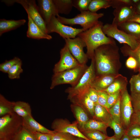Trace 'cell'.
<instances>
[{
  "label": "cell",
  "mask_w": 140,
  "mask_h": 140,
  "mask_svg": "<svg viewBox=\"0 0 140 140\" xmlns=\"http://www.w3.org/2000/svg\"><path fill=\"white\" fill-rule=\"evenodd\" d=\"M119 49L116 44H106L97 48L94 52L97 72L99 75L116 74V63L119 62Z\"/></svg>",
  "instance_id": "6da1fadb"
},
{
  "label": "cell",
  "mask_w": 140,
  "mask_h": 140,
  "mask_svg": "<svg viewBox=\"0 0 140 140\" xmlns=\"http://www.w3.org/2000/svg\"><path fill=\"white\" fill-rule=\"evenodd\" d=\"M103 23H99L92 27L81 32L77 36L85 43L87 48L86 54L88 58H94L95 50L99 47L106 44H116L113 38L107 36L102 28Z\"/></svg>",
  "instance_id": "7a4b0ae2"
},
{
  "label": "cell",
  "mask_w": 140,
  "mask_h": 140,
  "mask_svg": "<svg viewBox=\"0 0 140 140\" xmlns=\"http://www.w3.org/2000/svg\"><path fill=\"white\" fill-rule=\"evenodd\" d=\"M23 126V118L14 112L1 117L0 139L12 140Z\"/></svg>",
  "instance_id": "3957f363"
},
{
  "label": "cell",
  "mask_w": 140,
  "mask_h": 140,
  "mask_svg": "<svg viewBox=\"0 0 140 140\" xmlns=\"http://www.w3.org/2000/svg\"><path fill=\"white\" fill-rule=\"evenodd\" d=\"M86 64L81 65L75 68L54 73L51 79V89L57 86L69 84L71 87L75 86L88 68Z\"/></svg>",
  "instance_id": "277c9868"
},
{
  "label": "cell",
  "mask_w": 140,
  "mask_h": 140,
  "mask_svg": "<svg viewBox=\"0 0 140 140\" xmlns=\"http://www.w3.org/2000/svg\"><path fill=\"white\" fill-rule=\"evenodd\" d=\"M104 15L103 13L93 12L88 10L81 12L80 13L71 18H66L59 15L57 18L59 22L64 24L71 26L80 25L86 30L97 24L99 22V19Z\"/></svg>",
  "instance_id": "5b68a950"
},
{
  "label": "cell",
  "mask_w": 140,
  "mask_h": 140,
  "mask_svg": "<svg viewBox=\"0 0 140 140\" xmlns=\"http://www.w3.org/2000/svg\"><path fill=\"white\" fill-rule=\"evenodd\" d=\"M102 29L108 37L116 39L120 43L127 45L132 50L136 49L140 44L134 37L118 29L115 24H106L103 25Z\"/></svg>",
  "instance_id": "8992f818"
},
{
  "label": "cell",
  "mask_w": 140,
  "mask_h": 140,
  "mask_svg": "<svg viewBox=\"0 0 140 140\" xmlns=\"http://www.w3.org/2000/svg\"><path fill=\"white\" fill-rule=\"evenodd\" d=\"M90 65L85 71L77 84L74 86L68 88L65 90L68 94V99L86 91L91 87L96 75L95 74L94 58L91 59Z\"/></svg>",
  "instance_id": "52a82bcc"
},
{
  "label": "cell",
  "mask_w": 140,
  "mask_h": 140,
  "mask_svg": "<svg viewBox=\"0 0 140 140\" xmlns=\"http://www.w3.org/2000/svg\"><path fill=\"white\" fill-rule=\"evenodd\" d=\"M46 28L47 34L55 32L64 39L74 38L79 33L86 30L82 28H76L66 25L59 22L54 15L46 25Z\"/></svg>",
  "instance_id": "ba28073f"
},
{
  "label": "cell",
  "mask_w": 140,
  "mask_h": 140,
  "mask_svg": "<svg viewBox=\"0 0 140 140\" xmlns=\"http://www.w3.org/2000/svg\"><path fill=\"white\" fill-rule=\"evenodd\" d=\"M3 2L10 5L15 3L21 5L27 15L44 32L47 33L46 25L39 12L37 5L34 0H3Z\"/></svg>",
  "instance_id": "9c48e42d"
},
{
  "label": "cell",
  "mask_w": 140,
  "mask_h": 140,
  "mask_svg": "<svg viewBox=\"0 0 140 140\" xmlns=\"http://www.w3.org/2000/svg\"><path fill=\"white\" fill-rule=\"evenodd\" d=\"M64 39L70 52L79 63L86 64L88 58L83 51V48L86 47L84 42L78 37Z\"/></svg>",
  "instance_id": "30bf717a"
},
{
  "label": "cell",
  "mask_w": 140,
  "mask_h": 140,
  "mask_svg": "<svg viewBox=\"0 0 140 140\" xmlns=\"http://www.w3.org/2000/svg\"><path fill=\"white\" fill-rule=\"evenodd\" d=\"M121 124L125 131L131 124V119L134 112L131 96L126 89L121 92L120 101Z\"/></svg>",
  "instance_id": "8fae6325"
},
{
  "label": "cell",
  "mask_w": 140,
  "mask_h": 140,
  "mask_svg": "<svg viewBox=\"0 0 140 140\" xmlns=\"http://www.w3.org/2000/svg\"><path fill=\"white\" fill-rule=\"evenodd\" d=\"M51 128L55 132L68 133L75 137L89 140L80 130L76 121L71 123L66 119H56L52 122Z\"/></svg>",
  "instance_id": "7c38bea8"
},
{
  "label": "cell",
  "mask_w": 140,
  "mask_h": 140,
  "mask_svg": "<svg viewBox=\"0 0 140 140\" xmlns=\"http://www.w3.org/2000/svg\"><path fill=\"white\" fill-rule=\"evenodd\" d=\"M60 60L55 65L53 69L54 73L73 68L81 65L66 44L60 50Z\"/></svg>",
  "instance_id": "4fadbf2b"
},
{
  "label": "cell",
  "mask_w": 140,
  "mask_h": 140,
  "mask_svg": "<svg viewBox=\"0 0 140 140\" xmlns=\"http://www.w3.org/2000/svg\"><path fill=\"white\" fill-rule=\"evenodd\" d=\"M135 13L132 6L126 5H119L115 8L113 12L114 18L112 23L117 26L127 22Z\"/></svg>",
  "instance_id": "5bb4252c"
},
{
  "label": "cell",
  "mask_w": 140,
  "mask_h": 140,
  "mask_svg": "<svg viewBox=\"0 0 140 140\" xmlns=\"http://www.w3.org/2000/svg\"><path fill=\"white\" fill-rule=\"evenodd\" d=\"M39 12L46 25L49 22L52 16L59 15L57 9L53 0H38Z\"/></svg>",
  "instance_id": "9a60e30c"
},
{
  "label": "cell",
  "mask_w": 140,
  "mask_h": 140,
  "mask_svg": "<svg viewBox=\"0 0 140 140\" xmlns=\"http://www.w3.org/2000/svg\"><path fill=\"white\" fill-rule=\"evenodd\" d=\"M87 90L73 96L69 100L72 104L81 107L88 114H89L93 118L95 104L89 99L87 94Z\"/></svg>",
  "instance_id": "2e32d148"
},
{
  "label": "cell",
  "mask_w": 140,
  "mask_h": 140,
  "mask_svg": "<svg viewBox=\"0 0 140 140\" xmlns=\"http://www.w3.org/2000/svg\"><path fill=\"white\" fill-rule=\"evenodd\" d=\"M119 74H105L96 76L91 86L97 91L107 88L119 75Z\"/></svg>",
  "instance_id": "e0dca14e"
},
{
  "label": "cell",
  "mask_w": 140,
  "mask_h": 140,
  "mask_svg": "<svg viewBox=\"0 0 140 140\" xmlns=\"http://www.w3.org/2000/svg\"><path fill=\"white\" fill-rule=\"evenodd\" d=\"M28 29L26 32L27 37L30 38L40 39H46L50 40L52 37L45 33L36 24L28 15Z\"/></svg>",
  "instance_id": "ac0fdd59"
},
{
  "label": "cell",
  "mask_w": 140,
  "mask_h": 140,
  "mask_svg": "<svg viewBox=\"0 0 140 140\" xmlns=\"http://www.w3.org/2000/svg\"><path fill=\"white\" fill-rule=\"evenodd\" d=\"M23 127L31 132L53 134L55 132L50 130L36 121L32 115L23 118Z\"/></svg>",
  "instance_id": "d6986e66"
},
{
  "label": "cell",
  "mask_w": 140,
  "mask_h": 140,
  "mask_svg": "<svg viewBox=\"0 0 140 140\" xmlns=\"http://www.w3.org/2000/svg\"><path fill=\"white\" fill-rule=\"evenodd\" d=\"M71 107L78 123V128L81 132L84 129L85 125L90 119L88 114L84 109L79 105L72 103Z\"/></svg>",
  "instance_id": "ffe728a7"
},
{
  "label": "cell",
  "mask_w": 140,
  "mask_h": 140,
  "mask_svg": "<svg viewBox=\"0 0 140 140\" xmlns=\"http://www.w3.org/2000/svg\"><path fill=\"white\" fill-rule=\"evenodd\" d=\"M117 27L140 42V24L135 22H127L118 25Z\"/></svg>",
  "instance_id": "44dd1931"
},
{
  "label": "cell",
  "mask_w": 140,
  "mask_h": 140,
  "mask_svg": "<svg viewBox=\"0 0 140 140\" xmlns=\"http://www.w3.org/2000/svg\"><path fill=\"white\" fill-rule=\"evenodd\" d=\"M26 21L25 19L17 20L0 19V36L5 33L16 29L24 25Z\"/></svg>",
  "instance_id": "7402d4cb"
},
{
  "label": "cell",
  "mask_w": 140,
  "mask_h": 140,
  "mask_svg": "<svg viewBox=\"0 0 140 140\" xmlns=\"http://www.w3.org/2000/svg\"><path fill=\"white\" fill-rule=\"evenodd\" d=\"M93 119L108 124L112 120L108 110L97 103L95 104Z\"/></svg>",
  "instance_id": "603a6c76"
},
{
  "label": "cell",
  "mask_w": 140,
  "mask_h": 140,
  "mask_svg": "<svg viewBox=\"0 0 140 140\" xmlns=\"http://www.w3.org/2000/svg\"><path fill=\"white\" fill-rule=\"evenodd\" d=\"M12 108L13 112L22 118L32 115L30 106L26 102L21 101L13 102Z\"/></svg>",
  "instance_id": "cb8c5ba5"
},
{
  "label": "cell",
  "mask_w": 140,
  "mask_h": 140,
  "mask_svg": "<svg viewBox=\"0 0 140 140\" xmlns=\"http://www.w3.org/2000/svg\"><path fill=\"white\" fill-rule=\"evenodd\" d=\"M127 82L126 78L120 74L107 88L103 91L108 94L118 92H122L127 89Z\"/></svg>",
  "instance_id": "d4e9b609"
},
{
  "label": "cell",
  "mask_w": 140,
  "mask_h": 140,
  "mask_svg": "<svg viewBox=\"0 0 140 140\" xmlns=\"http://www.w3.org/2000/svg\"><path fill=\"white\" fill-rule=\"evenodd\" d=\"M108 127V124L92 118L89 119L86 123L82 131L85 130H96L107 135L106 130Z\"/></svg>",
  "instance_id": "484cf974"
},
{
  "label": "cell",
  "mask_w": 140,
  "mask_h": 140,
  "mask_svg": "<svg viewBox=\"0 0 140 140\" xmlns=\"http://www.w3.org/2000/svg\"><path fill=\"white\" fill-rule=\"evenodd\" d=\"M59 13L69 14L73 6L72 0H53Z\"/></svg>",
  "instance_id": "4316f807"
},
{
  "label": "cell",
  "mask_w": 140,
  "mask_h": 140,
  "mask_svg": "<svg viewBox=\"0 0 140 140\" xmlns=\"http://www.w3.org/2000/svg\"><path fill=\"white\" fill-rule=\"evenodd\" d=\"M111 6V0H91L88 7V10L96 12L101 9H106Z\"/></svg>",
  "instance_id": "83f0119b"
},
{
  "label": "cell",
  "mask_w": 140,
  "mask_h": 140,
  "mask_svg": "<svg viewBox=\"0 0 140 140\" xmlns=\"http://www.w3.org/2000/svg\"><path fill=\"white\" fill-rule=\"evenodd\" d=\"M13 104V102L9 101L2 94H0V117L14 112Z\"/></svg>",
  "instance_id": "f1b7e54d"
},
{
  "label": "cell",
  "mask_w": 140,
  "mask_h": 140,
  "mask_svg": "<svg viewBox=\"0 0 140 140\" xmlns=\"http://www.w3.org/2000/svg\"><path fill=\"white\" fill-rule=\"evenodd\" d=\"M121 50L122 53L125 56H129L134 58L137 61L139 65L140 66V44L135 50H132L130 47L126 44H124Z\"/></svg>",
  "instance_id": "f546056e"
},
{
  "label": "cell",
  "mask_w": 140,
  "mask_h": 140,
  "mask_svg": "<svg viewBox=\"0 0 140 140\" xmlns=\"http://www.w3.org/2000/svg\"><path fill=\"white\" fill-rule=\"evenodd\" d=\"M81 132L89 140H105L108 137L107 135L97 130H85Z\"/></svg>",
  "instance_id": "4dcf8cb0"
},
{
  "label": "cell",
  "mask_w": 140,
  "mask_h": 140,
  "mask_svg": "<svg viewBox=\"0 0 140 140\" xmlns=\"http://www.w3.org/2000/svg\"><path fill=\"white\" fill-rule=\"evenodd\" d=\"M121 96L116 103L108 110L112 118L116 122L121 124L120 110Z\"/></svg>",
  "instance_id": "1f68e13d"
},
{
  "label": "cell",
  "mask_w": 140,
  "mask_h": 140,
  "mask_svg": "<svg viewBox=\"0 0 140 140\" xmlns=\"http://www.w3.org/2000/svg\"><path fill=\"white\" fill-rule=\"evenodd\" d=\"M23 71L21 60L14 65L9 70L7 73L8 77L11 79H19Z\"/></svg>",
  "instance_id": "d6a6232c"
},
{
  "label": "cell",
  "mask_w": 140,
  "mask_h": 140,
  "mask_svg": "<svg viewBox=\"0 0 140 140\" xmlns=\"http://www.w3.org/2000/svg\"><path fill=\"white\" fill-rule=\"evenodd\" d=\"M108 125L113 130L114 132V135L118 139H120L125 134V130L122 124L113 119L108 124Z\"/></svg>",
  "instance_id": "836d02e7"
},
{
  "label": "cell",
  "mask_w": 140,
  "mask_h": 140,
  "mask_svg": "<svg viewBox=\"0 0 140 140\" xmlns=\"http://www.w3.org/2000/svg\"><path fill=\"white\" fill-rule=\"evenodd\" d=\"M12 140H36L31 132L23 126Z\"/></svg>",
  "instance_id": "e575fe53"
},
{
  "label": "cell",
  "mask_w": 140,
  "mask_h": 140,
  "mask_svg": "<svg viewBox=\"0 0 140 140\" xmlns=\"http://www.w3.org/2000/svg\"><path fill=\"white\" fill-rule=\"evenodd\" d=\"M129 83L131 94L140 93V73L132 75Z\"/></svg>",
  "instance_id": "d590c367"
},
{
  "label": "cell",
  "mask_w": 140,
  "mask_h": 140,
  "mask_svg": "<svg viewBox=\"0 0 140 140\" xmlns=\"http://www.w3.org/2000/svg\"><path fill=\"white\" fill-rule=\"evenodd\" d=\"M21 61L18 57H15L9 60H6L0 64V71L7 73L9 70L14 65Z\"/></svg>",
  "instance_id": "8d00e7d4"
},
{
  "label": "cell",
  "mask_w": 140,
  "mask_h": 140,
  "mask_svg": "<svg viewBox=\"0 0 140 140\" xmlns=\"http://www.w3.org/2000/svg\"><path fill=\"white\" fill-rule=\"evenodd\" d=\"M125 133L130 137H140V126L135 124H131L125 131Z\"/></svg>",
  "instance_id": "74e56055"
},
{
  "label": "cell",
  "mask_w": 140,
  "mask_h": 140,
  "mask_svg": "<svg viewBox=\"0 0 140 140\" xmlns=\"http://www.w3.org/2000/svg\"><path fill=\"white\" fill-rule=\"evenodd\" d=\"M91 0H73V6L80 12L88 10V7Z\"/></svg>",
  "instance_id": "f35d334b"
},
{
  "label": "cell",
  "mask_w": 140,
  "mask_h": 140,
  "mask_svg": "<svg viewBox=\"0 0 140 140\" xmlns=\"http://www.w3.org/2000/svg\"><path fill=\"white\" fill-rule=\"evenodd\" d=\"M76 137L68 133L55 132L52 134V140H75Z\"/></svg>",
  "instance_id": "ab89813d"
},
{
  "label": "cell",
  "mask_w": 140,
  "mask_h": 140,
  "mask_svg": "<svg viewBox=\"0 0 140 140\" xmlns=\"http://www.w3.org/2000/svg\"><path fill=\"white\" fill-rule=\"evenodd\" d=\"M121 92H118L108 94L107 105V109H109L116 103L121 96Z\"/></svg>",
  "instance_id": "60d3db41"
},
{
  "label": "cell",
  "mask_w": 140,
  "mask_h": 140,
  "mask_svg": "<svg viewBox=\"0 0 140 140\" xmlns=\"http://www.w3.org/2000/svg\"><path fill=\"white\" fill-rule=\"evenodd\" d=\"M134 112L140 111V93L130 95Z\"/></svg>",
  "instance_id": "b9f144b4"
},
{
  "label": "cell",
  "mask_w": 140,
  "mask_h": 140,
  "mask_svg": "<svg viewBox=\"0 0 140 140\" xmlns=\"http://www.w3.org/2000/svg\"><path fill=\"white\" fill-rule=\"evenodd\" d=\"M98 99L97 103L107 108L108 94L104 91H98Z\"/></svg>",
  "instance_id": "7bdbcfd3"
},
{
  "label": "cell",
  "mask_w": 140,
  "mask_h": 140,
  "mask_svg": "<svg viewBox=\"0 0 140 140\" xmlns=\"http://www.w3.org/2000/svg\"><path fill=\"white\" fill-rule=\"evenodd\" d=\"M31 132L33 135L36 140H52V134L36 132Z\"/></svg>",
  "instance_id": "ee69618b"
},
{
  "label": "cell",
  "mask_w": 140,
  "mask_h": 140,
  "mask_svg": "<svg viewBox=\"0 0 140 140\" xmlns=\"http://www.w3.org/2000/svg\"><path fill=\"white\" fill-rule=\"evenodd\" d=\"M87 92L89 99L95 104L97 103L98 99V91L90 87L88 89Z\"/></svg>",
  "instance_id": "f6af8a7d"
},
{
  "label": "cell",
  "mask_w": 140,
  "mask_h": 140,
  "mask_svg": "<svg viewBox=\"0 0 140 140\" xmlns=\"http://www.w3.org/2000/svg\"><path fill=\"white\" fill-rule=\"evenodd\" d=\"M126 65L129 68L138 70L139 65L137 62L134 58L131 57H129L127 59Z\"/></svg>",
  "instance_id": "bcb514c9"
},
{
  "label": "cell",
  "mask_w": 140,
  "mask_h": 140,
  "mask_svg": "<svg viewBox=\"0 0 140 140\" xmlns=\"http://www.w3.org/2000/svg\"><path fill=\"white\" fill-rule=\"evenodd\" d=\"M111 6L113 8L120 5H126L132 6L131 0H111Z\"/></svg>",
  "instance_id": "7dc6e473"
},
{
  "label": "cell",
  "mask_w": 140,
  "mask_h": 140,
  "mask_svg": "<svg viewBox=\"0 0 140 140\" xmlns=\"http://www.w3.org/2000/svg\"><path fill=\"white\" fill-rule=\"evenodd\" d=\"M131 124H135L140 126V111L134 112L131 118Z\"/></svg>",
  "instance_id": "c3c4849f"
},
{
  "label": "cell",
  "mask_w": 140,
  "mask_h": 140,
  "mask_svg": "<svg viewBox=\"0 0 140 140\" xmlns=\"http://www.w3.org/2000/svg\"><path fill=\"white\" fill-rule=\"evenodd\" d=\"M127 22H135L140 24V15L136 13Z\"/></svg>",
  "instance_id": "681fc988"
},
{
  "label": "cell",
  "mask_w": 140,
  "mask_h": 140,
  "mask_svg": "<svg viewBox=\"0 0 140 140\" xmlns=\"http://www.w3.org/2000/svg\"><path fill=\"white\" fill-rule=\"evenodd\" d=\"M133 7L135 13L140 15V1Z\"/></svg>",
  "instance_id": "f907efd6"
},
{
  "label": "cell",
  "mask_w": 140,
  "mask_h": 140,
  "mask_svg": "<svg viewBox=\"0 0 140 140\" xmlns=\"http://www.w3.org/2000/svg\"><path fill=\"white\" fill-rule=\"evenodd\" d=\"M119 140H130V138L125 133Z\"/></svg>",
  "instance_id": "816d5d0a"
},
{
  "label": "cell",
  "mask_w": 140,
  "mask_h": 140,
  "mask_svg": "<svg viewBox=\"0 0 140 140\" xmlns=\"http://www.w3.org/2000/svg\"><path fill=\"white\" fill-rule=\"evenodd\" d=\"M114 135L111 137H108L105 140H119Z\"/></svg>",
  "instance_id": "f5cc1de1"
},
{
  "label": "cell",
  "mask_w": 140,
  "mask_h": 140,
  "mask_svg": "<svg viewBox=\"0 0 140 140\" xmlns=\"http://www.w3.org/2000/svg\"><path fill=\"white\" fill-rule=\"evenodd\" d=\"M130 140H140V137L130 138Z\"/></svg>",
  "instance_id": "db71d44e"
},
{
  "label": "cell",
  "mask_w": 140,
  "mask_h": 140,
  "mask_svg": "<svg viewBox=\"0 0 140 140\" xmlns=\"http://www.w3.org/2000/svg\"><path fill=\"white\" fill-rule=\"evenodd\" d=\"M75 140H86L82 138L76 137Z\"/></svg>",
  "instance_id": "11a10c76"
},
{
  "label": "cell",
  "mask_w": 140,
  "mask_h": 140,
  "mask_svg": "<svg viewBox=\"0 0 140 140\" xmlns=\"http://www.w3.org/2000/svg\"><path fill=\"white\" fill-rule=\"evenodd\" d=\"M138 71H139V73H140V66L139 67Z\"/></svg>",
  "instance_id": "9f6ffc18"
},
{
  "label": "cell",
  "mask_w": 140,
  "mask_h": 140,
  "mask_svg": "<svg viewBox=\"0 0 140 140\" xmlns=\"http://www.w3.org/2000/svg\"><path fill=\"white\" fill-rule=\"evenodd\" d=\"M0 140H3L0 139Z\"/></svg>",
  "instance_id": "6f0895ef"
}]
</instances>
